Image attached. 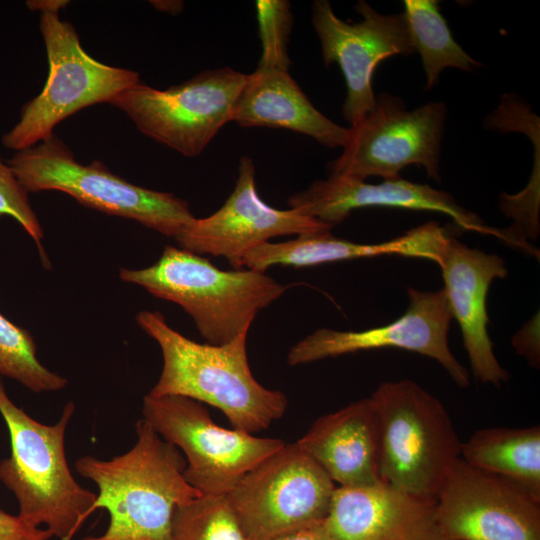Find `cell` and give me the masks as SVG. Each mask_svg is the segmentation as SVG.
<instances>
[{"instance_id":"obj_22","label":"cell","mask_w":540,"mask_h":540,"mask_svg":"<svg viewBox=\"0 0 540 540\" xmlns=\"http://www.w3.org/2000/svg\"><path fill=\"white\" fill-rule=\"evenodd\" d=\"M460 458L484 472L511 480L540 500V426L490 427L462 442Z\"/></svg>"},{"instance_id":"obj_28","label":"cell","mask_w":540,"mask_h":540,"mask_svg":"<svg viewBox=\"0 0 540 540\" xmlns=\"http://www.w3.org/2000/svg\"><path fill=\"white\" fill-rule=\"evenodd\" d=\"M512 346L534 368L540 365V340L538 313L513 336Z\"/></svg>"},{"instance_id":"obj_15","label":"cell","mask_w":540,"mask_h":540,"mask_svg":"<svg viewBox=\"0 0 540 540\" xmlns=\"http://www.w3.org/2000/svg\"><path fill=\"white\" fill-rule=\"evenodd\" d=\"M330 229L296 209H276L264 202L257 192L254 163L243 156L235 187L224 204L205 218H194L175 241L180 248L197 255L225 257L236 269L243 255L272 238Z\"/></svg>"},{"instance_id":"obj_13","label":"cell","mask_w":540,"mask_h":540,"mask_svg":"<svg viewBox=\"0 0 540 540\" xmlns=\"http://www.w3.org/2000/svg\"><path fill=\"white\" fill-rule=\"evenodd\" d=\"M436 514L449 540H540V500L461 458L440 489Z\"/></svg>"},{"instance_id":"obj_30","label":"cell","mask_w":540,"mask_h":540,"mask_svg":"<svg viewBox=\"0 0 540 540\" xmlns=\"http://www.w3.org/2000/svg\"><path fill=\"white\" fill-rule=\"evenodd\" d=\"M324 520L283 531L265 540H337Z\"/></svg>"},{"instance_id":"obj_17","label":"cell","mask_w":540,"mask_h":540,"mask_svg":"<svg viewBox=\"0 0 540 540\" xmlns=\"http://www.w3.org/2000/svg\"><path fill=\"white\" fill-rule=\"evenodd\" d=\"M438 266L474 378L499 387L510 375L493 351L486 302L492 281L508 274L505 260L498 254L471 248L451 236Z\"/></svg>"},{"instance_id":"obj_27","label":"cell","mask_w":540,"mask_h":540,"mask_svg":"<svg viewBox=\"0 0 540 540\" xmlns=\"http://www.w3.org/2000/svg\"><path fill=\"white\" fill-rule=\"evenodd\" d=\"M28 194L8 163L0 159V220L3 217L13 218L37 244L43 255L44 233Z\"/></svg>"},{"instance_id":"obj_9","label":"cell","mask_w":540,"mask_h":540,"mask_svg":"<svg viewBox=\"0 0 540 540\" xmlns=\"http://www.w3.org/2000/svg\"><path fill=\"white\" fill-rule=\"evenodd\" d=\"M143 418L185 455L186 481L202 495H224L252 468L285 445L217 425L203 403L179 395L147 394Z\"/></svg>"},{"instance_id":"obj_6","label":"cell","mask_w":540,"mask_h":540,"mask_svg":"<svg viewBox=\"0 0 540 540\" xmlns=\"http://www.w3.org/2000/svg\"><path fill=\"white\" fill-rule=\"evenodd\" d=\"M27 193L55 190L100 212L134 220L175 239L195 217L187 201L174 194L128 182L101 161L79 163L57 136L21 151L7 161Z\"/></svg>"},{"instance_id":"obj_2","label":"cell","mask_w":540,"mask_h":540,"mask_svg":"<svg viewBox=\"0 0 540 540\" xmlns=\"http://www.w3.org/2000/svg\"><path fill=\"white\" fill-rule=\"evenodd\" d=\"M139 327L159 345L163 366L149 394L179 395L219 409L233 429L254 434L286 412L284 393L260 384L247 356V335L230 343H198L171 328L158 311H140Z\"/></svg>"},{"instance_id":"obj_25","label":"cell","mask_w":540,"mask_h":540,"mask_svg":"<svg viewBox=\"0 0 540 540\" xmlns=\"http://www.w3.org/2000/svg\"><path fill=\"white\" fill-rule=\"evenodd\" d=\"M170 540H249L224 495H200L176 508Z\"/></svg>"},{"instance_id":"obj_31","label":"cell","mask_w":540,"mask_h":540,"mask_svg":"<svg viewBox=\"0 0 540 540\" xmlns=\"http://www.w3.org/2000/svg\"><path fill=\"white\" fill-rule=\"evenodd\" d=\"M67 0H31L27 1V7L32 11H59L67 6Z\"/></svg>"},{"instance_id":"obj_8","label":"cell","mask_w":540,"mask_h":540,"mask_svg":"<svg viewBox=\"0 0 540 540\" xmlns=\"http://www.w3.org/2000/svg\"><path fill=\"white\" fill-rule=\"evenodd\" d=\"M247 75L230 67L208 69L165 90L139 81L108 104L124 112L147 137L196 157L232 121Z\"/></svg>"},{"instance_id":"obj_19","label":"cell","mask_w":540,"mask_h":540,"mask_svg":"<svg viewBox=\"0 0 540 540\" xmlns=\"http://www.w3.org/2000/svg\"><path fill=\"white\" fill-rule=\"evenodd\" d=\"M452 235L437 222H427L388 241L355 243L330 231L297 235L282 242L263 243L242 256L236 269L265 272L271 266L306 267L385 255L423 258L439 265Z\"/></svg>"},{"instance_id":"obj_26","label":"cell","mask_w":540,"mask_h":540,"mask_svg":"<svg viewBox=\"0 0 540 540\" xmlns=\"http://www.w3.org/2000/svg\"><path fill=\"white\" fill-rule=\"evenodd\" d=\"M287 1L260 0L256 2L262 56L259 64L289 66L287 39L292 16Z\"/></svg>"},{"instance_id":"obj_18","label":"cell","mask_w":540,"mask_h":540,"mask_svg":"<svg viewBox=\"0 0 540 540\" xmlns=\"http://www.w3.org/2000/svg\"><path fill=\"white\" fill-rule=\"evenodd\" d=\"M324 521L337 540H449L438 523L435 500L382 482L336 486Z\"/></svg>"},{"instance_id":"obj_10","label":"cell","mask_w":540,"mask_h":540,"mask_svg":"<svg viewBox=\"0 0 540 540\" xmlns=\"http://www.w3.org/2000/svg\"><path fill=\"white\" fill-rule=\"evenodd\" d=\"M446 105L426 103L409 110L388 92L376 96L373 108L354 126L341 155L329 163L330 175L365 181L400 177L410 165L422 166L429 178L440 181V154Z\"/></svg>"},{"instance_id":"obj_24","label":"cell","mask_w":540,"mask_h":540,"mask_svg":"<svg viewBox=\"0 0 540 540\" xmlns=\"http://www.w3.org/2000/svg\"><path fill=\"white\" fill-rule=\"evenodd\" d=\"M0 376L13 379L36 393L58 391L67 385V379L39 361L30 332L1 313Z\"/></svg>"},{"instance_id":"obj_11","label":"cell","mask_w":540,"mask_h":540,"mask_svg":"<svg viewBox=\"0 0 540 540\" xmlns=\"http://www.w3.org/2000/svg\"><path fill=\"white\" fill-rule=\"evenodd\" d=\"M335 483L297 443L264 459L226 494L249 540L326 518Z\"/></svg>"},{"instance_id":"obj_32","label":"cell","mask_w":540,"mask_h":540,"mask_svg":"<svg viewBox=\"0 0 540 540\" xmlns=\"http://www.w3.org/2000/svg\"><path fill=\"white\" fill-rule=\"evenodd\" d=\"M150 3L157 9L170 13L180 12L183 5L179 1H151Z\"/></svg>"},{"instance_id":"obj_5","label":"cell","mask_w":540,"mask_h":540,"mask_svg":"<svg viewBox=\"0 0 540 540\" xmlns=\"http://www.w3.org/2000/svg\"><path fill=\"white\" fill-rule=\"evenodd\" d=\"M370 399L379 425L382 483L436 501L462 447L444 405L409 379L380 383Z\"/></svg>"},{"instance_id":"obj_16","label":"cell","mask_w":540,"mask_h":540,"mask_svg":"<svg viewBox=\"0 0 540 540\" xmlns=\"http://www.w3.org/2000/svg\"><path fill=\"white\" fill-rule=\"evenodd\" d=\"M288 205L331 228L353 210L365 207H389L431 211L449 216L462 230L491 234L505 241L512 238L503 231L486 226L478 215L461 207L447 192L401 177L370 184L344 176L329 175L288 199Z\"/></svg>"},{"instance_id":"obj_3","label":"cell","mask_w":540,"mask_h":540,"mask_svg":"<svg viewBox=\"0 0 540 540\" xmlns=\"http://www.w3.org/2000/svg\"><path fill=\"white\" fill-rule=\"evenodd\" d=\"M75 406L69 402L55 424H43L9 398L0 376V413L11 455L0 462V481L15 495L18 516L44 525L53 537L71 540L94 512L97 495L77 483L68 466L65 433Z\"/></svg>"},{"instance_id":"obj_21","label":"cell","mask_w":540,"mask_h":540,"mask_svg":"<svg viewBox=\"0 0 540 540\" xmlns=\"http://www.w3.org/2000/svg\"><path fill=\"white\" fill-rule=\"evenodd\" d=\"M232 122L243 127L289 129L328 148H343L349 137V128L322 114L283 66L259 64L247 75Z\"/></svg>"},{"instance_id":"obj_14","label":"cell","mask_w":540,"mask_h":540,"mask_svg":"<svg viewBox=\"0 0 540 540\" xmlns=\"http://www.w3.org/2000/svg\"><path fill=\"white\" fill-rule=\"evenodd\" d=\"M355 10L362 16L350 24L337 17L327 0L312 5V24L321 43L325 65L338 64L347 96L343 117L356 125L374 106L372 77L380 62L414 51L404 13L382 14L360 0Z\"/></svg>"},{"instance_id":"obj_1","label":"cell","mask_w":540,"mask_h":540,"mask_svg":"<svg viewBox=\"0 0 540 540\" xmlns=\"http://www.w3.org/2000/svg\"><path fill=\"white\" fill-rule=\"evenodd\" d=\"M137 441L110 460L83 456L77 472L93 481L94 511L105 508L109 525L99 536L82 540H170L174 512L202 495L184 477L186 461L144 419L135 424Z\"/></svg>"},{"instance_id":"obj_4","label":"cell","mask_w":540,"mask_h":540,"mask_svg":"<svg viewBox=\"0 0 540 540\" xmlns=\"http://www.w3.org/2000/svg\"><path fill=\"white\" fill-rule=\"evenodd\" d=\"M119 277L156 298L178 304L212 345H224L248 333L257 314L288 288L265 272L223 270L201 255L170 245L153 265L121 268Z\"/></svg>"},{"instance_id":"obj_29","label":"cell","mask_w":540,"mask_h":540,"mask_svg":"<svg viewBox=\"0 0 540 540\" xmlns=\"http://www.w3.org/2000/svg\"><path fill=\"white\" fill-rule=\"evenodd\" d=\"M51 537L49 530L32 527L18 515L0 509V540H49Z\"/></svg>"},{"instance_id":"obj_20","label":"cell","mask_w":540,"mask_h":540,"mask_svg":"<svg viewBox=\"0 0 540 540\" xmlns=\"http://www.w3.org/2000/svg\"><path fill=\"white\" fill-rule=\"evenodd\" d=\"M337 487L380 484V435L369 398L319 417L296 442Z\"/></svg>"},{"instance_id":"obj_12","label":"cell","mask_w":540,"mask_h":540,"mask_svg":"<svg viewBox=\"0 0 540 540\" xmlns=\"http://www.w3.org/2000/svg\"><path fill=\"white\" fill-rule=\"evenodd\" d=\"M408 306L393 322L362 331L321 328L294 344L287 364L298 366L359 351L397 348L436 360L461 388L469 385L468 370L449 347L452 315L444 289L407 290Z\"/></svg>"},{"instance_id":"obj_23","label":"cell","mask_w":540,"mask_h":540,"mask_svg":"<svg viewBox=\"0 0 540 540\" xmlns=\"http://www.w3.org/2000/svg\"><path fill=\"white\" fill-rule=\"evenodd\" d=\"M404 15L414 51L421 57L426 88L431 89L446 68L473 71L481 66L454 40L436 0H405Z\"/></svg>"},{"instance_id":"obj_7","label":"cell","mask_w":540,"mask_h":540,"mask_svg":"<svg viewBox=\"0 0 540 540\" xmlns=\"http://www.w3.org/2000/svg\"><path fill=\"white\" fill-rule=\"evenodd\" d=\"M39 28L48 59L42 91L25 103L18 122L2 137L5 148L21 151L53 134L61 121L81 109L108 103L140 81L133 70L97 61L82 48L74 26L59 11L40 12Z\"/></svg>"}]
</instances>
